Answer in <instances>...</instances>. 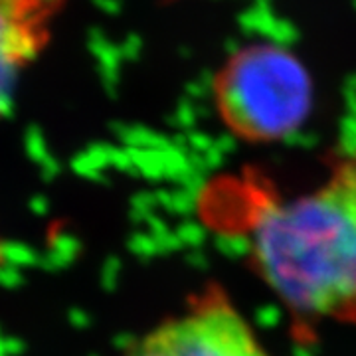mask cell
<instances>
[{
    "label": "cell",
    "mask_w": 356,
    "mask_h": 356,
    "mask_svg": "<svg viewBox=\"0 0 356 356\" xmlns=\"http://www.w3.org/2000/svg\"><path fill=\"white\" fill-rule=\"evenodd\" d=\"M121 356H271L255 327L220 285H206Z\"/></svg>",
    "instance_id": "3"
},
{
    "label": "cell",
    "mask_w": 356,
    "mask_h": 356,
    "mask_svg": "<svg viewBox=\"0 0 356 356\" xmlns=\"http://www.w3.org/2000/svg\"><path fill=\"white\" fill-rule=\"evenodd\" d=\"M62 0H0V115L16 83L48 44L50 22Z\"/></svg>",
    "instance_id": "4"
},
{
    "label": "cell",
    "mask_w": 356,
    "mask_h": 356,
    "mask_svg": "<svg viewBox=\"0 0 356 356\" xmlns=\"http://www.w3.org/2000/svg\"><path fill=\"white\" fill-rule=\"evenodd\" d=\"M248 254L293 317L356 327V149L334 159L313 191L269 204Z\"/></svg>",
    "instance_id": "1"
},
{
    "label": "cell",
    "mask_w": 356,
    "mask_h": 356,
    "mask_svg": "<svg viewBox=\"0 0 356 356\" xmlns=\"http://www.w3.org/2000/svg\"><path fill=\"white\" fill-rule=\"evenodd\" d=\"M210 97L222 127L245 145H275L305 127L315 105V81L287 46L255 40L218 65Z\"/></svg>",
    "instance_id": "2"
}]
</instances>
